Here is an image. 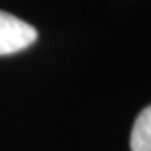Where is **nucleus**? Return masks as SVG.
Listing matches in <instances>:
<instances>
[{
	"mask_svg": "<svg viewBox=\"0 0 151 151\" xmlns=\"http://www.w3.org/2000/svg\"><path fill=\"white\" fill-rule=\"evenodd\" d=\"M37 30L22 19L0 10V55L20 52L32 45Z\"/></svg>",
	"mask_w": 151,
	"mask_h": 151,
	"instance_id": "obj_1",
	"label": "nucleus"
},
{
	"mask_svg": "<svg viewBox=\"0 0 151 151\" xmlns=\"http://www.w3.org/2000/svg\"><path fill=\"white\" fill-rule=\"evenodd\" d=\"M131 150L151 151V108H145L136 118L131 133Z\"/></svg>",
	"mask_w": 151,
	"mask_h": 151,
	"instance_id": "obj_2",
	"label": "nucleus"
}]
</instances>
